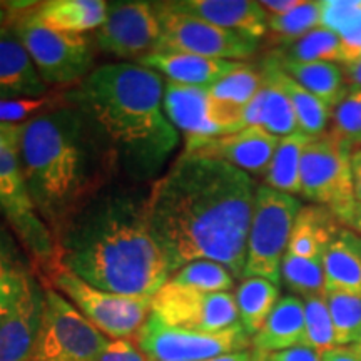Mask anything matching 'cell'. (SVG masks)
Masks as SVG:
<instances>
[{
    "label": "cell",
    "instance_id": "cell-1",
    "mask_svg": "<svg viewBox=\"0 0 361 361\" xmlns=\"http://www.w3.org/2000/svg\"><path fill=\"white\" fill-rule=\"evenodd\" d=\"M256 184L228 162L184 154L152 184L146 218L171 276L209 259L243 278Z\"/></svg>",
    "mask_w": 361,
    "mask_h": 361
},
{
    "label": "cell",
    "instance_id": "cell-2",
    "mask_svg": "<svg viewBox=\"0 0 361 361\" xmlns=\"http://www.w3.org/2000/svg\"><path fill=\"white\" fill-rule=\"evenodd\" d=\"M57 259L90 286L152 298L171 271L146 218V197L99 192L59 233Z\"/></svg>",
    "mask_w": 361,
    "mask_h": 361
},
{
    "label": "cell",
    "instance_id": "cell-3",
    "mask_svg": "<svg viewBox=\"0 0 361 361\" xmlns=\"http://www.w3.org/2000/svg\"><path fill=\"white\" fill-rule=\"evenodd\" d=\"M117 159L101 129L69 101L22 124L27 191L54 238L102 191Z\"/></svg>",
    "mask_w": 361,
    "mask_h": 361
},
{
    "label": "cell",
    "instance_id": "cell-4",
    "mask_svg": "<svg viewBox=\"0 0 361 361\" xmlns=\"http://www.w3.org/2000/svg\"><path fill=\"white\" fill-rule=\"evenodd\" d=\"M164 80L156 71L133 62L94 69L66 97L79 107L130 169L149 176L164 164L179 142L162 106Z\"/></svg>",
    "mask_w": 361,
    "mask_h": 361
},
{
    "label": "cell",
    "instance_id": "cell-5",
    "mask_svg": "<svg viewBox=\"0 0 361 361\" xmlns=\"http://www.w3.org/2000/svg\"><path fill=\"white\" fill-rule=\"evenodd\" d=\"M22 124H0V213L8 221L22 245L45 276L57 269V243L40 219L20 166Z\"/></svg>",
    "mask_w": 361,
    "mask_h": 361
},
{
    "label": "cell",
    "instance_id": "cell-6",
    "mask_svg": "<svg viewBox=\"0 0 361 361\" xmlns=\"http://www.w3.org/2000/svg\"><path fill=\"white\" fill-rule=\"evenodd\" d=\"M35 4H8V22L45 85L80 84L92 72V45L82 34L49 29L34 13Z\"/></svg>",
    "mask_w": 361,
    "mask_h": 361
},
{
    "label": "cell",
    "instance_id": "cell-7",
    "mask_svg": "<svg viewBox=\"0 0 361 361\" xmlns=\"http://www.w3.org/2000/svg\"><path fill=\"white\" fill-rule=\"evenodd\" d=\"M300 211L301 202L295 196L268 186L256 189L243 278H264L279 286L281 263Z\"/></svg>",
    "mask_w": 361,
    "mask_h": 361
},
{
    "label": "cell",
    "instance_id": "cell-8",
    "mask_svg": "<svg viewBox=\"0 0 361 361\" xmlns=\"http://www.w3.org/2000/svg\"><path fill=\"white\" fill-rule=\"evenodd\" d=\"M47 278L52 290L64 295L85 319L112 340H135L151 316L152 298L102 291L62 266L54 269Z\"/></svg>",
    "mask_w": 361,
    "mask_h": 361
},
{
    "label": "cell",
    "instance_id": "cell-9",
    "mask_svg": "<svg viewBox=\"0 0 361 361\" xmlns=\"http://www.w3.org/2000/svg\"><path fill=\"white\" fill-rule=\"evenodd\" d=\"M109 341L61 293L44 288L42 326L34 361H97Z\"/></svg>",
    "mask_w": 361,
    "mask_h": 361
},
{
    "label": "cell",
    "instance_id": "cell-10",
    "mask_svg": "<svg viewBox=\"0 0 361 361\" xmlns=\"http://www.w3.org/2000/svg\"><path fill=\"white\" fill-rule=\"evenodd\" d=\"M134 341L149 361H204L252 348L243 324L219 333H202L168 326L152 314Z\"/></svg>",
    "mask_w": 361,
    "mask_h": 361
},
{
    "label": "cell",
    "instance_id": "cell-11",
    "mask_svg": "<svg viewBox=\"0 0 361 361\" xmlns=\"http://www.w3.org/2000/svg\"><path fill=\"white\" fill-rule=\"evenodd\" d=\"M353 151L329 130L311 137L301 156V196L331 211L355 201Z\"/></svg>",
    "mask_w": 361,
    "mask_h": 361
},
{
    "label": "cell",
    "instance_id": "cell-12",
    "mask_svg": "<svg viewBox=\"0 0 361 361\" xmlns=\"http://www.w3.org/2000/svg\"><path fill=\"white\" fill-rule=\"evenodd\" d=\"M162 35L156 52H186L207 59L239 62L258 51L259 40L174 12L156 2Z\"/></svg>",
    "mask_w": 361,
    "mask_h": 361
},
{
    "label": "cell",
    "instance_id": "cell-13",
    "mask_svg": "<svg viewBox=\"0 0 361 361\" xmlns=\"http://www.w3.org/2000/svg\"><path fill=\"white\" fill-rule=\"evenodd\" d=\"M151 314L168 326L202 333H219L241 324L231 293L196 291L169 281L152 296Z\"/></svg>",
    "mask_w": 361,
    "mask_h": 361
},
{
    "label": "cell",
    "instance_id": "cell-14",
    "mask_svg": "<svg viewBox=\"0 0 361 361\" xmlns=\"http://www.w3.org/2000/svg\"><path fill=\"white\" fill-rule=\"evenodd\" d=\"M162 35L156 2H109L106 19L94 30L99 51L121 59L142 57L157 51Z\"/></svg>",
    "mask_w": 361,
    "mask_h": 361
},
{
    "label": "cell",
    "instance_id": "cell-15",
    "mask_svg": "<svg viewBox=\"0 0 361 361\" xmlns=\"http://www.w3.org/2000/svg\"><path fill=\"white\" fill-rule=\"evenodd\" d=\"M44 313V290L27 276L24 290L0 318V361H34Z\"/></svg>",
    "mask_w": 361,
    "mask_h": 361
},
{
    "label": "cell",
    "instance_id": "cell-16",
    "mask_svg": "<svg viewBox=\"0 0 361 361\" xmlns=\"http://www.w3.org/2000/svg\"><path fill=\"white\" fill-rule=\"evenodd\" d=\"M281 137L261 128H246L238 133L206 139L184 154L228 162L234 168L252 174H264Z\"/></svg>",
    "mask_w": 361,
    "mask_h": 361
},
{
    "label": "cell",
    "instance_id": "cell-17",
    "mask_svg": "<svg viewBox=\"0 0 361 361\" xmlns=\"http://www.w3.org/2000/svg\"><path fill=\"white\" fill-rule=\"evenodd\" d=\"M162 106L171 124L184 134L186 141L184 151L197 146L206 139L223 135L213 121L211 97L204 87L166 80Z\"/></svg>",
    "mask_w": 361,
    "mask_h": 361
},
{
    "label": "cell",
    "instance_id": "cell-18",
    "mask_svg": "<svg viewBox=\"0 0 361 361\" xmlns=\"http://www.w3.org/2000/svg\"><path fill=\"white\" fill-rule=\"evenodd\" d=\"M171 11L196 17L218 25L221 29L233 30L246 37L259 40L268 32V13L259 2L251 0H174L166 2Z\"/></svg>",
    "mask_w": 361,
    "mask_h": 361
},
{
    "label": "cell",
    "instance_id": "cell-19",
    "mask_svg": "<svg viewBox=\"0 0 361 361\" xmlns=\"http://www.w3.org/2000/svg\"><path fill=\"white\" fill-rule=\"evenodd\" d=\"M47 94L49 87L7 20L0 29V99H37Z\"/></svg>",
    "mask_w": 361,
    "mask_h": 361
},
{
    "label": "cell",
    "instance_id": "cell-20",
    "mask_svg": "<svg viewBox=\"0 0 361 361\" xmlns=\"http://www.w3.org/2000/svg\"><path fill=\"white\" fill-rule=\"evenodd\" d=\"M261 87V72L243 64L207 89L211 97V114L221 134H233L243 129V112Z\"/></svg>",
    "mask_w": 361,
    "mask_h": 361
},
{
    "label": "cell",
    "instance_id": "cell-21",
    "mask_svg": "<svg viewBox=\"0 0 361 361\" xmlns=\"http://www.w3.org/2000/svg\"><path fill=\"white\" fill-rule=\"evenodd\" d=\"M137 64L164 74L173 82L209 89L226 75L231 74L243 62L219 61L186 52H152L137 61Z\"/></svg>",
    "mask_w": 361,
    "mask_h": 361
},
{
    "label": "cell",
    "instance_id": "cell-22",
    "mask_svg": "<svg viewBox=\"0 0 361 361\" xmlns=\"http://www.w3.org/2000/svg\"><path fill=\"white\" fill-rule=\"evenodd\" d=\"M323 268L324 293L361 296V234L341 226L324 251Z\"/></svg>",
    "mask_w": 361,
    "mask_h": 361
},
{
    "label": "cell",
    "instance_id": "cell-23",
    "mask_svg": "<svg viewBox=\"0 0 361 361\" xmlns=\"http://www.w3.org/2000/svg\"><path fill=\"white\" fill-rule=\"evenodd\" d=\"M252 348L273 355L296 346H306L305 301L295 295L279 298L264 326L251 338Z\"/></svg>",
    "mask_w": 361,
    "mask_h": 361
},
{
    "label": "cell",
    "instance_id": "cell-24",
    "mask_svg": "<svg viewBox=\"0 0 361 361\" xmlns=\"http://www.w3.org/2000/svg\"><path fill=\"white\" fill-rule=\"evenodd\" d=\"M261 75H263L264 82H269L274 87H278L291 102L300 133L310 135V137L326 133V126L331 119L333 111L322 99H318L308 89H305L303 85L290 78L273 56L264 59Z\"/></svg>",
    "mask_w": 361,
    "mask_h": 361
},
{
    "label": "cell",
    "instance_id": "cell-25",
    "mask_svg": "<svg viewBox=\"0 0 361 361\" xmlns=\"http://www.w3.org/2000/svg\"><path fill=\"white\" fill-rule=\"evenodd\" d=\"M340 224L329 207H301L293 226L286 255L305 259H323L329 241L341 228Z\"/></svg>",
    "mask_w": 361,
    "mask_h": 361
},
{
    "label": "cell",
    "instance_id": "cell-26",
    "mask_svg": "<svg viewBox=\"0 0 361 361\" xmlns=\"http://www.w3.org/2000/svg\"><path fill=\"white\" fill-rule=\"evenodd\" d=\"M107 6L104 0H45L35 4L34 13L49 29L82 34L102 24Z\"/></svg>",
    "mask_w": 361,
    "mask_h": 361
},
{
    "label": "cell",
    "instance_id": "cell-27",
    "mask_svg": "<svg viewBox=\"0 0 361 361\" xmlns=\"http://www.w3.org/2000/svg\"><path fill=\"white\" fill-rule=\"evenodd\" d=\"M246 128H261L276 137H286L300 130L291 102L281 90L264 80L263 87L243 112V129Z\"/></svg>",
    "mask_w": 361,
    "mask_h": 361
},
{
    "label": "cell",
    "instance_id": "cell-28",
    "mask_svg": "<svg viewBox=\"0 0 361 361\" xmlns=\"http://www.w3.org/2000/svg\"><path fill=\"white\" fill-rule=\"evenodd\" d=\"M276 61L290 78L308 89L316 97L322 99L331 111L348 92L350 87H346V79L340 64H335V62H288L279 61V59Z\"/></svg>",
    "mask_w": 361,
    "mask_h": 361
},
{
    "label": "cell",
    "instance_id": "cell-29",
    "mask_svg": "<svg viewBox=\"0 0 361 361\" xmlns=\"http://www.w3.org/2000/svg\"><path fill=\"white\" fill-rule=\"evenodd\" d=\"M310 139L300 130L279 139L264 173L266 186L290 196L301 194V156Z\"/></svg>",
    "mask_w": 361,
    "mask_h": 361
},
{
    "label": "cell",
    "instance_id": "cell-30",
    "mask_svg": "<svg viewBox=\"0 0 361 361\" xmlns=\"http://www.w3.org/2000/svg\"><path fill=\"white\" fill-rule=\"evenodd\" d=\"M239 322L250 336L264 326L271 311L279 301V288L264 278H245L236 290Z\"/></svg>",
    "mask_w": 361,
    "mask_h": 361
},
{
    "label": "cell",
    "instance_id": "cell-31",
    "mask_svg": "<svg viewBox=\"0 0 361 361\" xmlns=\"http://www.w3.org/2000/svg\"><path fill=\"white\" fill-rule=\"evenodd\" d=\"M273 56L288 62H335L343 64V40L333 30L318 27L293 42L279 45Z\"/></svg>",
    "mask_w": 361,
    "mask_h": 361
},
{
    "label": "cell",
    "instance_id": "cell-32",
    "mask_svg": "<svg viewBox=\"0 0 361 361\" xmlns=\"http://www.w3.org/2000/svg\"><path fill=\"white\" fill-rule=\"evenodd\" d=\"M323 2H301V6L293 8L283 16H268V30L274 37L276 47L293 42L310 34L311 30L322 27Z\"/></svg>",
    "mask_w": 361,
    "mask_h": 361
},
{
    "label": "cell",
    "instance_id": "cell-33",
    "mask_svg": "<svg viewBox=\"0 0 361 361\" xmlns=\"http://www.w3.org/2000/svg\"><path fill=\"white\" fill-rule=\"evenodd\" d=\"M169 283L204 293H229L234 288V276L216 261L200 259L176 271Z\"/></svg>",
    "mask_w": 361,
    "mask_h": 361
},
{
    "label": "cell",
    "instance_id": "cell-34",
    "mask_svg": "<svg viewBox=\"0 0 361 361\" xmlns=\"http://www.w3.org/2000/svg\"><path fill=\"white\" fill-rule=\"evenodd\" d=\"M336 346H351L361 335V296L348 293H324Z\"/></svg>",
    "mask_w": 361,
    "mask_h": 361
},
{
    "label": "cell",
    "instance_id": "cell-35",
    "mask_svg": "<svg viewBox=\"0 0 361 361\" xmlns=\"http://www.w3.org/2000/svg\"><path fill=\"white\" fill-rule=\"evenodd\" d=\"M281 281L293 293L306 298L324 295L323 259H305L284 255L281 263Z\"/></svg>",
    "mask_w": 361,
    "mask_h": 361
},
{
    "label": "cell",
    "instance_id": "cell-36",
    "mask_svg": "<svg viewBox=\"0 0 361 361\" xmlns=\"http://www.w3.org/2000/svg\"><path fill=\"white\" fill-rule=\"evenodd\" d=\"M305 326L306 346L322 356L326 351L336 348L335 326L324 295L311 296L305 300Z\"/></svg>",
    "mask_w": 361,
    "mask_h": 361
},
{
    "label": "cell",
    "instance_id": "cell-37",
    "mask_svg": "<svg viewBox=\"0 0 361 361\" xmlns=\"http://www.w3.org/2000/svg\"><path fill=\"white\" fill-rule=\"evenodd\" d=\"M331 117L333 126L329 133L351 149H358L361 146V89L350 87L333 109Z\"/></svg>",
    "mask_w": 361,
    "mask_h": 361
},
{
    "label": "cell",
    "instance_id": "cell-38",
    "mask_svg": "<svg viewBox=\"0 0 361 361\" xmlns=\"http://www.w3.org/2000/svg\"><path fill=\"white\" fill-rule=\"evenodd\" d=\"M64 104H67L66 94H47L37 99H0V124H24Z\"/></svg>",
    "mask_w": 361,
    "mask_h": 361
},
{
    "label": "cell",
    "instance_id": "cell-39",
    "mask_svg": "<svg viewBox=\"0 0 361 361\" xmlns=\"http://www.w3.org/2000/svg\"><path fill=\"white\" fill-rule=\"evenodd\" d=\"M322 27L340 37H348L361 29V0H322Z\"/></svg>",
    "mask_w": 361,
    "mask_h": 361
},
{
    "label": "cell",
    "instance_id": "cell-40",
    "mask_svg": "<svg viewBox=\"0 0 361 361\" xmlns=\"http://www.w3.org/2000/svg\"><path fill=\"white\" fill-rule=\"evenodd\" d=\"M27 276L29 274L24 269H19L16 273L0 279V318L16 303V300L19 298L22 290H24Z\"/></svg>",
    "mask_w": 361,
    "mask_h": 361
},
{
    "label": "cell",
    "instance_id": "cell-41",
    "mask_svg": "<svg viewBox=\"0 0 361 361\" xmlns=\"http://www.w3.org/2000/svg\"><path fill=\"white\" fill-rule=\"evenodd\" d=\"M97 361H149L135 343L129 340H111Z\"/></svg>",
    "mask_w": 361,
    "mask_h": 361
},
{
    "label": "cell",
    "instance_id": "cell-42",
    "mask_svg": "<svg viewBox=\"0 0 361 361\" xmlns=\"http://www.w3.org/2000/svg\"><path fill=\"white\" fill-rule=\"evenodd\" d=\"M333 213L341 224L361 234V201H351L348 204L338 207Z\"/></svg>",
    "mask_w": 361,
    "mask_h": 361
},
{
    "label": "cell",
    "instance_id": "cell-43",
    "mask_svg": "<svg viewBox=\"0 0 361 361\" xmlns=\"http://www.w3.org/2000/svg\"><path fill=\"white\" fill-rule=\"evenodd\" d=\"M268 361H322V356L314 353L308 346H296V348L269 355Z\"/></svg>",
    "mask_w": 361,
    "mask_h": 361
},
{
    "label": "cell",
    "instance_id": "cell-44",
    "mask_svg": "<svg viewBox=\"0 0 361 361\" xmlns=\"http://www.w3.org/2000/svg\"><path fill=\"white\" fill-rule=\"evenodd\" d=\"M22 269L17 261L13 259V252L8 245V239L6 234L0 229V279L8 276V274L16 273V271Z\"/></svg>",
    "mask_w": 361,
    "mask_h": 361
},
{
    "label": "cell",
    "instance_id": "cell-45",
    "mask_svg": "<svg viewBox=\"0 0 361 361\" xmlns=\"http://www.w3.org/2000/svg\"><path fill=\"white\" fill-rule=\"evenodd\" d=\"M341 40H343V64L361 61V29L348 35V37H343Z\"/></svg>",
    "mask_w": 361,
    "mask_h": 361
},
{
    "label": "cell",
    "instance_id": "cell-46",
    "mask_svg": "<svg viewBox=\"0 0 361 361\" xmlns=\"http://www.w3.org/2000/svg\"><path fill=\"white\" fill-rule=\"evenodd\" d=\"M303 0H263L259 6L268 16H283V13L291 12L293 8L301 6Z\"/></svg>",
    "mask_w": 361,
    "mask_h": 361
},
{
    "label": "cell",
    "instance_id": "cell-47",
    "mask_svg": "<svg viewBox=\"0 0 361 361\" xmlns=\"http://www.w3.org/2000/svg\"><path fill=\"white\" fill-rule=\"evenodd\" d=\"M268 358L269 355L261 353V351L255 348H250V350L236 351V353L221 355V356H216V358L204 360V361H268Z\"/></svg>",
    "mask_w": 361,
    "mask_h": 361
},
{
    "label": "cell",
    "instance_id": "cell-48",
    "mask_svg": "<svg viewBox=\"0 0 361 361\" xmlns=\"http://www.w3.org/2000/svg\"><path fill=\"white\" fill-rule=\"evenodd\" d=\"M351 171H353L355 200L361 201V147L355 149L351 154Z\"/></svg>",
    "mask_w": 361,
    "mask_h": 361
},
{
    "label": "cell",
    "instance_id": "cell-49",
    "mask_svg": "<svg viewBox=\"0 0 361 361\" xmlns=\"http://www.w3.org/2000/svg\"><path fill=\"white\" fill-rule=\"evenodd\" d=\"M341 67L346 84H350L355 89H361V61L348 62V64H343Z\"/></svg>",
    "mask_w": 361,
    "mask_h": 361
},
{
    "label": "cell",
    "instance_id": "cell-50",
    "mask_svg": "<svg viewBox=\"0 0 361 361\" xmlns=\"http://www.w3.org/2000/svg\"><path fill=\"white\" fill-rule=\"evenodd\" d=\"M322 361H360L350 346H336L322 355Z\"/></svg>",
    "mask_w": 361,
    "mask_h": 361
},
{
    "label": "cell",
    "instance_id": "cell-51",
    "mask_svg": "<svg viewBox=\"0 0 361 361\" xmlns=\"http://www.w3.org/2000/svg\"><path fill=\"white\" fill-rule=\"evenodd\" d=\"M8 4H0V29L8 20Z\"/></svg>",
    "mask_w": 361,
    "mask_h": 361
},
{
    "label": "cell",
    "instance_id": "cell-52",
    "mask_svg": "<svg viewBox=\"0 0 361 361\" xmlns=\"http://www.w3.org/2000/svg\"><path fill=\"white\" fill-rule=\"evenodd\" d=\"M350 350H351V351H353V353H355V356H356V358H358V360L361 361V335H360V338H358V340H356V341L353 343V345H351V346H350Z\"/></svg>",
    "mask_w": 361,
    "mask_h": 361
}]
</instances>
